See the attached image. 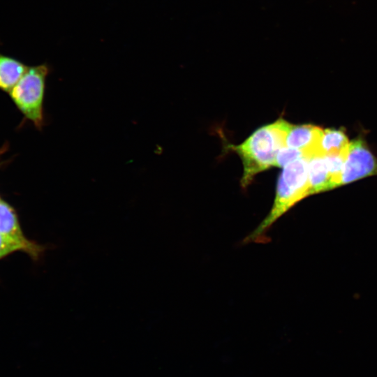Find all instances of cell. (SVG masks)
I'll return each mask as SVG.
<instances>
[{
    "label": "cell",
    "mask_w": 377,
    "mask_h": 377,
    "mask_svg": "<svg viewBox=\"0 0 377 377\" xmlns=\"http://www.w3.org/2000/svg\"><path fill=\"white\" fill-rule=\"evenodd\" d=\"M309 195L308 158H301L283 168L278 179L272 207L244 241L256 242L296 203Z\"/></svg>",
    "instance_id": "2"
},
{
    "label": "cell",
    "mask_w": 377,
    "mask_h": 377,
    "mask_svg": "<svg viewBox=\"0 0 377 377\" xmlns=\"http://www.w3.org/2000/svg\"><path fill=\"white\" fill-rule=\"evenodd\" d=\"M290 125L283 119H279L258 128L242 143L230 146L242 161V187L250 184L256 175L274 166L277 151L285 146Z\"/></svg>",
    "instance_id": "1"
},
{
    "label": "cell",
    "mask_w": 377,
    "mask_h": 377,
    "mask_svg": "<svg viewBox=\"0 0 377 377\" xmlns=\"http://www.w3.org/2000/svg\"><path fill=\"white\" fill-rule=\"evenodd\" d=\"M50 73L47 64L28 66L8 94L24 117L36 128L45 124L43 103L46 79Z\"/></svg>",
    "instance_id": "3"
},
{
    "label": "cell",
    "mask_w": 377,
    "mask_h": 377,
    "mask_svg": "<svg viewBox=\"0 0 377 377\" xmlns=\"http://www.w3.org/2000/svg\"><path fill=\"white\" fill-rule=\"evenodd\" d=\"M309 195L334 188L323 155L308 159Z\"/></svg>",
    "instance_id": "7"
},
{
    "label": "cell",
    "mask_w": 377,
    "mask_h": 377,
    "mask_svg": "<svg viewBox=\"0 0 377 377\" xmlns=\"http://www.w3.org/2000/svg\"><path fill=\"white\" fill-rule=\"evenodd\" d=\"M17 251H22L34 260L31 250L20 242L0 232V260Z\"/></svg>",
    "instance_id": "11"
},
{
    "label": "cell",
    "mask_w": 377,
    "mask_h": 377,
    "mask_svg": "<svg viewBox=\"0 0 377 377\" xmlns=\"http://www.w3.org/2000/svg\"><path fill=\"white\" fill-rule=\"evenodd\" d=\"M377 175V158L366 141L359 137L349 143L343 163L340 186Z\"/></svg>",
    "instance_id": "4"
},
{
    "label": "cell",
    "mask_w": 377,
    "mask_h": 377,
    "mask_svg": "<svg viewBox=\"0 0 377 377\" xmlns=\"http://www.w3.org/2000/svg\"><path fill=\"white\" fill-rule=\"evenodd\" d=\"M323 129L311 124L293 125L287 131L285 146L302 151L309 159L321 155L320 143Z\"/></svg>",
    "instance_id": "5"
},
{
    "label": "cell",
    "mask_w": 377,
    "mask_h": 377,
    "mask_svg": "<svg viewBox=\"0 0 377 377\" xmlns=\"http://www.w3.org/2000/svg\"><path fill=\"white\" fill-rule=\"evenodd\" d=\"M323 156L334 188L339 186L346 156L341 154H327Z\"/></svg>",
    "instance_id": "10"
},
{
    "label": "cell",
    "mask_w": 377,
    "mask_h": 377,
    "mask_svg": "<svg viewBox=\"0 0 377 377\" xmlns=\"http://www.w3.org/2000/svg\"><path fill=\"white\" fill-rule=\"evenodd\" d=\"M27 68L22 61L0 53V89L8 94Z\"/></svg>",
    "instance_id": "8"
},
{
    "label": "cell",
    "mask_w": 377,
    "mask_h": 377,
    "mask_svg": "<svg viewBox=\"0 0 377 377\" xmlns=\"http://www.w3.org/2000/svg\"><path fill=\"white\" fill-rule=\"evenodd\" d=\"M304 158H307L302 151L284 146L277 151L274 166L283 168L290 163Z\"/></svg>",
    "instance_id": "12"
},
{
    "label": "cell",
    "mask_w": 377,
    "mask_h": 377,
    "mask_svg": "<svg viewBox=\"0 0 377 377\" xmlns=\"http://www.w3.org/2000/svg\"><path fill=\"white\" fill-rule=\"evenodd\" d=\"M349 143L343 128L323 129L320 143V154L321 155L341 154L346 157Z\"/></svg>",
    "instance_id": "9"
},
{
    "label": "cell",
    "mask_w": 377,
    "mask_h": 377,
    "mask_svg": "<svg viewBox=\"0 0 377 377\" xmlns=\"http://www.w3.org/2000/svg\"><path fill=\"white\" fill-rule=\"evenodd\" d=\"M0 232L29 248L33 252L36 260L46 249V246L38 244L26 237L20 227L15 209L1 199L0 200Z\"/></svg>",
    "instance_id": "6"
},
{
    "label": "cell",
    "mask_w": 377,
    "mask_h": 377,
    "mask_svg": "<svg viewBox=\"0 0 377 377\" xmlns=\"http://www.w3.org/2000/svg\"><path fill=\"white\" fill-rule=\"evenodd\" d=\"M0 200H1V198H0Z\"/></svg>",
    "instance_id": "13"
}]
</instances>
